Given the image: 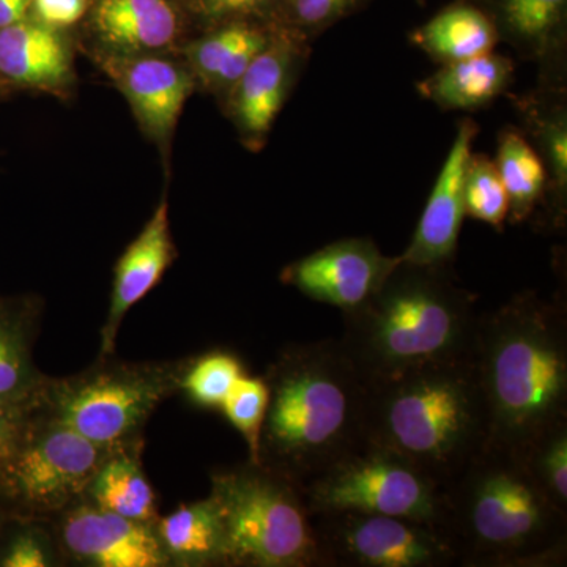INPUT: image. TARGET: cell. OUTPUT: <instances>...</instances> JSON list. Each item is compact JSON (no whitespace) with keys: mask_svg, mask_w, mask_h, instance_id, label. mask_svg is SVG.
Returning <instances> with one entry per match:
<instances>
[{"mask_svg":"<svg viewBox=\"0 0 567 567\" xmlns=\"http://www.w3.org/2000/svg\"><path fill=\"white\" fill-rule=\"evenodd\" d=\"M470 358L487 405V445L522 454L567 424L565 300L528 290L480 315Z\"/></svg>","mask_w":567,"mask_h":567,"instance_id":"obj_1","label":"cell"},{"mask_svg":"<svg viewBox=\"0 0 567 567\" xmlns=\"http://www.w3.org/2000/svg\"><path fill=\"white\" fill-rule=\"evenodd\" d=\"M264 379L257 464L301 487L365 442L369 385L339 339L284 347Z\"/></svg>","mask_w":567,"mask_h":567,"instance_id":"obj_2","label":"cell"},{"mask_svg":"<svg viewBox=\"0 0 567 567\" xmlns=\"http://www.w3.org/2000/svg\"><path fill=\"white\" fill-rule=\"evenodd\" d=\"M442 507L440 528L457 565H566L567 513L544 494L514 451L484 446L443 484Z\"/></svg>","mask_w":567,"mask_h":567,"instance_id":"obj_3","label":"cell"},{"mask_svg":"<svg viewBox=\"0 0 567 567\" xmlns=\"http://www.w3.org/2000/svg\"><path fill=\"white\" fill-rule=\"evenodd\" d=\"M477 297L464 289L453 265L401 259L368 301L344 315L339 339L369 386L423 365L470 357Z\"/></svg>","mask_w":567,"mask_h":567,"instance_id":"obj_4","label":"cell"},{"mask_svg":"<svg viewBox=\"0 0 567 567\" xmlns=\"http://www.w3.org/2000/svg\"><path fill=\"white\" fill-rule=\"evenodd\" d=\"M488 435L487 405L470 357L369 386L365 442L401 454L440 486L487 445Z\"/></svg>","mask_w":567,"mask_h":567,"instance_id":"obj_5","label":"cell"},{"mask_svg":"<svg viewBox=\"0 0 567 567\" xmlns=\"http://www.w3.org/2000/svg\"><path fill=\"white\" fill-rule=\"evenodd\" d=\"M227 567H319L312 513L289 477L248 461L212 475Z\"/></svg>","mask_w":567,"mask_h":567,"instance_id":"obj_6","label":"cell"},{"mask_svg":"<svg viewBox=\"0 0 567 567\" xmlns=\"http://www.w3.org/2000/svg\"><path fill=\"white\" fill-rule=\"evenodd\" d=\"M193 357L163 361L99 360L82 372L50 377L40 405L55 420L100 446L144 440V429L167 399L182 393Z\"/></svg>","mask_w":567,"mask_h":567,"instance_id":"obj_7","label":"cell"},{"mask_svg":"<svg viewBox=\"0 0 567 567\" xmlns=\"http://www.w3.org/2000/svg\"><path fill=\"white\" fill-rule=\"evenodd\" d=\"M114 447L96 445L35 405L0 462V514L52 522L85 496Z\"/></svg>","mask_w":567,"mask_h":567,"instance_id":"obj_8","label":"cell"},{"mask_svg":"<svg viewBox=\"0 0 567 567\" xmlns=\"http://www.w3.org/2000/svg\"><path fill=\"white\" fill-rule=\"evenodd\" d=\"M312 514L365 513L442 522V486L388 447L364 442L301 486Z\"/></svg>","mask_w":567,"mask_h":567,"instance_id":"obj_9","label":"cell"},{"mask_svg":"<svg viewBox=\"0 0 567 567\" xmlns=\"http://www.w3.org/2000/svg\"><path fill=\"white\" fill-rule=\"evenodd\" d=\"M319 567H447L457 565L439 525L383 514H312Z\"/></svg>","mask_w":567,"mask_h":567,"instance_id":"obj_10","label":"cell"},{"mask_svg":"<svg viewBox=\"0 0 567 567\" xmlns=\"http://www.w3.org/2000/svg\"><path fill=\"white\" fill-rule=\"evenodd\" d=\"M311 41L275 25L274 35L224 99L227 115L249 151L259 152L270 136L295 82L311 55Z\"/></svg>","mask_w":567,"mask_h":567,"instance_id":"obj_11","label":"cell"},{"mask_svg":"<svg viewBox=\"0 0 567 567\" xmlns=\"http://www.w3.org/2000/svg\"><path fill=\"white\" fill-rule=\"evenodd\" d=\"M51 524L66 565L171 567L155 524L117 516L87 496L66 507Z\"/></svg>","mask_w":567,"mask_h":567,"instance_id":"obj_12","label":"cell"},{"mask_svg":"<svg viewBox=\"0 0 567 567\" xmlns=\"http://www.w3.org/2000/svg\"><path fill=\"white\" fill-rule=\"evenodd\" d=\"M399 262L401 256H385L371 238H344L287 265L281 281L349 312L368 301Z\"/></svg>","mask_w":567,"mask_h":567,"instance_id":"obj_13","label":"cell"},{"mask_svg":"<svg viewBox=\"0 0 567 567\" xmlns=\"http://www.w3.org/2000/svg\"><path fill=\"white\" fill-rule=\"evenodd\" d=\"M104 66L125 93L144 133L163 153L169 152L178 118L196 84L193 71L151 54H117Z\"/></svg>","mask_w":567,"mask_h":567,"instance_id":"obj_14","label":"cell"},{"mask_svg":"<svg viewBox=\"0 0 567 567\" xmlns=\"http://www.w3.org/2000/svg\"><path fill=\"white\" fill-rule=\"evenodd\" d=\"M477 133H480V126L472 118H462L457 123L456 137L425 204L415 234L405 251L401 254L404 262L453 265L457 252L458 235L466 216L464 200L466 164L473 153V142Z\"/></svg>","mask_w":567,"mask_h":567,"instance_id":"obj_15","label":"cell"},{"mask_svg":"<svg viewBox=\"0 0 567 567\" xmlns=\"http://www.w3.org/2000/svg\"><path fill=\"white\" fill-rule=\"evenodd\" d=\"M175 257L177 249L171 234L169 203L163 197L144 229L115 264L110 311L100 333L99 357L114 354L126 315L159 282Z\"/></svg>","mask_w":567,"mask_h":567,"instance_id":"obj_16","label":"cell"},{"mask_svg":"<svg viewBox=\"0 0 567 567\" xmlns=\"http://www.w3.org/2000/svg\"><path fill=\"white\" fill-rule=\"evenodd\" d=\"M499 41L537 62L540 81H565L567 0H483Z\"/></svg>","mask_w":567,"mask_h":567,"instance_id":"obj_17","label":"cell"},{"mask_svg":"<svg viewBox=\"0 0 567 567\" xmlns=\"http://www.w3.org/2000/svg\"><path fill=\"white\" fill-rule=\"evenodd\" d=\"M516 106L524 118L522 133L546 169V224L551 229H563L567 216L566 81H540V87L518 99Z\"/></svg>","mask_w":567,"mask_h":567,"instance_id":"obj_18","label":"cell"},{"mask_svg":"<svg viewBox=\"0 0 567 567\" xmlns=\"http://www.w3.org/2000/svg\"><path fill=\"white\" fill-rule=\"evenodd\" d=\"M71 82V54L58 29L39 20L0 28V89L59 91Z\"/></svg>","mask_w":567,"mask_h":567,"instance_id":"obj_19","label":"cell"},{"mask_svg":"<svg viewBox=\"0 0 567 567\" xmlns=\"http://www.w3.org/2000/svg\"><path fill=\"white\" fill-rule=\"evenodd\" d=\"M44 305L39 295H0V398L39 404L50 375L33 360Z\"/></svg>","mask_w":567,"mask_h":567,"instance_id":"obj_20","label":"cell"},{"mask_svg":"<svg viewBox=\"0 0 567 567\" xmlns=\"http://www.w3.org/2000/svg\"><path fill=\"white\" fill-rule=\"evenodd\" d=\"M274 31V24L260 21L216 25L186 48L194 78L224 102L249 63L267 47Z\"/></svg>","mask_w":567,"mask_h":567,"instance_id":"obj_21","label":"cell"},{"mask_svg":"<svg viewBox=\"0 0 567 567\" xmlns=\"http://www.w3.org/2000/svg\"><path fill=\"white\" fill-rule=\"evenodd\" d=\"M514 62L494 51L443 63L416 84L423 99L443 111H477L491 106L513 84Z\"/></svg>","mask_w":567,"mask_h":567,"instance_id":"obj_22","label":"cell"},{"mask_svg":"<svg viewBox=\"0 0 567 567\" xmlns=\"http://www.w3.org/2000/svg\"><path fill=\"white\" fill-rule=\"evenodd\" d=\"M93 22L100 39L118 55L166 50L181 31L167 0H99Z\"/></svg>","mask_w":567,"mask_h":567,"instance_id":"obj_23","label":"cell"},{"mask_svg":"<svg viewBox=\"0 0 567 567\" xmlns=\"http://www.w3.org/2000/svg\"><path fill=\"white\" fill-rule=\"evenodd\" d=\"M155 529L171 567H227L223 525L210 496L159 516Z\"/></svg>","mask_w":567,"mask_h":567,"instance_id":"obj_24","label":"cell"},{"mask_svg":"<svg viewBox=\"0 0 567 567\" xmlns=\"http://www.w3.org/2000/svg\"><path fill=\"white\" fill-rule=\"evenodd\" d=\"M144 440L117 446L93 476L85 496L96 506L132 520L155 524L158 498L142 466Z\"/></svg>","mask_w":567,"mask_h":567,"instance_id":"obj_25","label":"cell"},{"mask_svg":"<svg viewBox=\"0 0 567 567\" xmlns=\"http://www.w3.org/2000/svg\"><path fill=\"white\" fill-rule=\"evenodd\" d=\"M410 43L443 65L494 51L499 37L486 11L461 0L410 33Z\"/></svg>","mask_w":567,"mask_h":567,"instance_id":"obj_26","label":"cell"},{"mask_svg":"<svg viewBox=\"0 0 567 567\" xmlns=\"http://www.w3.org/2000/svg\"><path fill=\"white\" fill-rule=\"evenodd\" d=\"M495 164L507 194V219L524 223L543 204L547 174L539 155L522 130L506 126L498 134Z\"/></svg>","mask_w":567,"mask_h":567,"instance_id":"obj_27","label":"cell"},{"mask_svg":"<svg viewBox=\"0 0 567 567\" xmlns=\"http://www.w3.org/2000/svg\"><path fill=\"white\" fill-rule=\"evenodd\" d=\"M248 374L244 361L230 350L216 349L210 352L193 354L182 394L197 409L219 410L235 383Z\"/></svg>","mask_w":567,"mask_h":567,"instance_id":"obj_28","label":"cell"},{"mask_svg":"<svg viewBox=\"0 0 567 567\" xmlns=\"http://www.w3.org/2000/svg\"><path fill=\"white\" fill-rule=\"evenodd\" d=\"M51 522L9 520L0 529V567L65 566Z\"/></svg>","mask_w":567,"mask_h":567,"instance_id":"obj_29","label":"cell"},{"mask_svg":"<svg viewBox=\"0 0 567 567\" xmlns=\"http://www.w3.org/2000/svg\"><path fill=\"white\" fill-rule=\"evenodd\" d=\"M465 215L503 229L507 219V194L495 159L486 153H472L464 183Z\"/></svg>","mask_w":567,"mask_h":567,"instance_id":"obj_30","label":"cell"},{"mask_svg":"<svg viewBox=\"0 0 567 567\" xmlns=\"http://www.w3.org/2000/svg\"><path fill=\"white\" fill-rule=\"evenodd\" d=\"M520 456L537 486L567 513V424L539 436Z\"/></svg>","mask_w":567,"mask_h":567,"instance_id":"obj_31","label":"cell"},{"mask_svg":"<svg viewBox=\"0 0 567 567\" xmlns=\"http://www.w3.org/2000/svg\"><path fill=\"white\" fill-rule=\"evenodd\" d=\"M268 386L264 377L245 374L235 383L221 406L235 431L244 436L248 446V461H259L260 434L267 413Z\"/></svg>","mask_w":567,"mask_h":567,"instance_id":"obj_32","label":"cell"},{"mask_svg":"<svg viewBox=\"0 0 567 567\" xmlns=\"http://www.w3.org/2000/svg\"><path fill=\"white\" fill-rule=\"evenodd\" d=\"M364 0H282L276 25L312 41L328 28L349 17Z\"/></svg>","mask_w":567,"mask_h":567,"instance_id":"obj_33","label":"cell"},{"mask_svg":"<svg viewBox=\"0 0 567 567\" xmlns=\"http://www.w3.org/2000/svg\"><path fill=\"white\" fill-rule=\"evenodd\" d=\"M194 6L199 17L213 28L234 21L265 22V14H271L276 24L282 0H194Z\"/></svg>","mask_w":567,"mask_h":567,"instance_id":"obj_34","label":"cell"},{"mask_svg":"<svg viewBox=\"0 0 567 567\" xmlns=\"http://www.w3.org/2000/svg\"><path fill=\"white\" fill-rule=\"evenodd\" d=\"M35 20L54 29L66 28L84 17L89 0H32Z\"/></svg>","mask_w":567,"mask_h":567,"instance_id":"obj_35","label":"cell"},{"mask_svg":"<svg viewBox=\"0 0 567 567\" xmlns=\"http://www.w3.org/2000/svg\"><path fill=\"white\" fill-rule=\"evenodd\" d=\"M39 404H22L0 398V462L9 454L33 406Z\"/></svg>","mask_w":567,"mask_h":567,"instance_id":"obj_36","label":"cell"},{"mask_svg":"<svg viewBox=\"0 0 567 567\" xmlns=\"http://www.w3.org/2000/svg\"><path fill=\"white\" fill-rule=\"evenodd\" d=\"M32 0H0V28L28 18Z\"/></svg>","mask_w":567,"mask_h":567,"instance_id":"obj_37","label":"cell"},{"mask_svg":"<svg viewBox=\"0 0 567 567\" xmlns=\"http://www.w3.org/2000/svg\"><path fill=\"white\" fill-rule=\"evenodd\" d=\"M7 520H9V518L3 516V514H0V529H2L3 524H6Z\"/></svg>","mask_w":567,"mask_h":567,"instance_id":"obj_38","label":"cell"},{"mask_svg":"<svg viewBox=\"0 0 567 567\" xmlns=\"http://www.w3.org/2000/svg\"><path fill=\"white\" fill-rule=\"evenodd\" d=\"M465 2H473V0H465ZM477 2H483V0H477Z\"/></svg>","mask_w":567,"mask_h":567,"instance_id":"obj_39","label":"cell"}]
</instances>
